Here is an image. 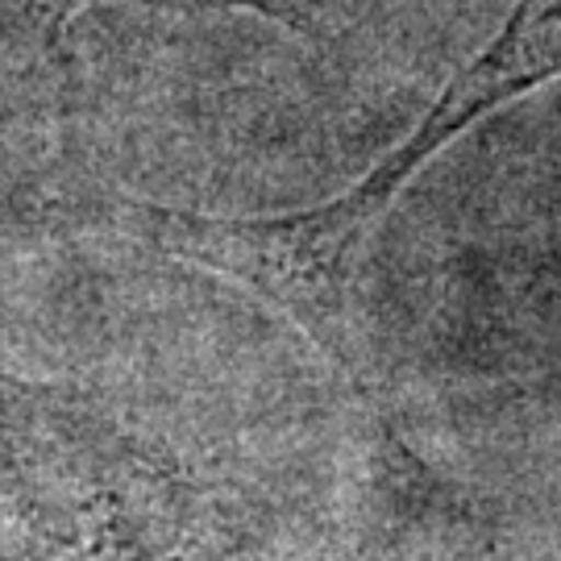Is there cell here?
<instances>
[{"instance_id": "6da1fadb", "label": "cell", "mask_w": 561, "mask_h": 561, "mask_svg": "<svg viewBox=\"0 0 561 561\" xmlns=\"http://www.w3.org/2000/svg\"><path fill=\"white\" fill-rule=\"evenodd\" d=\"M553 76H561V0H520L495 42L454 76L416 134H408L400 150L382 159L345 201L287 221H241L238 259L245 279L300 317L304 329L341 333L350 324L345 296L354 250L391 196L466 125Z\"/></svg>"}]
</instances>
